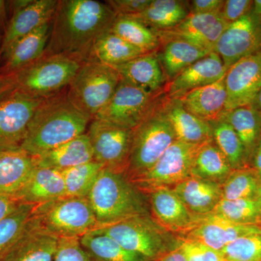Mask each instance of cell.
Listing matches in <instances>:
<instances>
[{
	"label": "cell",
	"instance_id": "6da1fadb",
	"mask_svg": "<svg viewBox=\"0 0 261 261\" xmlns=\"http://www.w3.org/2000/svg\"><path fill=\"white\" fill-rule=\"evenodd\" d=\"M116 17L106 3L60 0L51 20L44 56L68 55L87 61L94 42L110 30Z\"/></svg>",
	"mask_w": 261,
	"mask_h": 261
},
{
	"label": "cell",
	"instance_id": "277c9868",
	"mask_svg": "<svg viewBox=\"0 0 261 261\" xmlns=\"http://www.w3.org/2000/svg\"><path fill=\"white\" fill-rule=\"evenodd\" d=\"M86 198L99 226L140 216L142 211L138 197L121 172L110 168H102Z\"/></svg>",
	"mask_w": 261,
	"mask_h": 261
},
{
	"label": "cell",
	"instance_id": "9c48e42d",
	"mask_svg": "<svg viewBox=\"0 0 261 261\" xmlns=\"http://www.w3.org/2000/svg\"><path fill=\"white\" fill-rule=\"evenodd\" d=\"M88 135L94 161L104 168L120 171L128 167L132 130L94 118L89 123Z\"/></svg>",
	"mask_w": 261,
	"mask_h": 261
},
{
	"label": "cell",
	"instance_id": "c3c4849f",
	"mask_svg": "<svg viewBox=\"0 0 261 261\" xmlns=\"http://www.w3.org/2000/svg\"><path fill=\"white\" fill-rule=\"evenodd\" d=\"M16 91L13 76L0 73V101L9 97Z\"/></svg>",
	"mask_w": 261,
	"mask_h": 261
},
{
	"label": "cell",
	"instance_id": "f546056e",
	"mask_svg": "<svg viewBox=\"0 0 261 261\" xmlns=\"http://www.w3.org/2000/svg\"><path fill=\"white\" fill-rule=\"evenodd\" d=\"M162 45L157 56L168 82L210 53L181 40L168 41Z\"/></svg>",
	"mask_w": 261,
	"mask_h": 261
},
{
	"label": "cell",
	"instance_id": "7402d4cb",
	"mask_svg": "<svg viewBox=\"0 0 261 261\" xmlns=\"http://www.w3.org/2000/svg\"><path fill=\"white\" fill-rule=\"evenodd\" d=\"M163 108L176 140L197 145L212 140V127L210 123L188 112L178 99L165 96Z\"/></svg>",
	"mask_w": 261,
	"mask_h": 261
},
{
	"label": "cell",
	"instance_id": "d4e9b609",
	"mask_svg": "<svg viewBox=\"0 0 261 261\" xmlns=\"http://www.w3.org/2000/svg\"><path fill=\"white\" fill-rule=\"evenodd\" d=\"M35 167L34 157L20 148L0 153V195L17 197Z\"/></svg>",
	"mask_w": 261,
	"mask_h": 261
},
{
	"label": "cell",
	"instance_id": "603a6c76",
	"mask_svg": "<svg viewBox=\"0 0 261 261\" xmlns=\"http://www.w3.org/2000/svg\"><path fill=\"white\" fill-rule=\"evenodd\" d=\"M51 21L19 39L3 55L5 63L0 73L12 75L43 56L50 35Z\"/></svg>",
	"mask_w": 261,
	"mask_h": 261
},
{
	"label": "cell",
	"instance_id": "cb8c5ba5",
	"mask_svg": "<svg viewBox=\"0 0 261 261\" xmlns=\"http://www.w3.org/2000/svg\"><path fill=\"white\" fill-rule=\"evenodd\" d=\"M63 197H65V187L61 171L37 166L17 196L22 202L36 205Z\"/></svg>",
	"mask_w": 261,
	"mask_h": 261
},
{
	"label": "cell",
	"instance_id": "ab89813d",
	"mask_svg": "<svg viewBox=\"0 0 261 261\" xmlns=\"http://www.w3.org/2000/svg\"><path fill=\"white\" fill-rule=\"evenodd\" d=\"M259 183L256 176L250 171L233 173L223 187L222 199L234 200L255 198Z\"/></svg>",
	"mask_w": 261,
	"mask_h": 261
},
{
	"label": "cell",
	"instance_id": "44dd1931",
	"mask_svg": "<svg viewBox=\"0 0 261 261\" xmlns=\"http://www.w3.org/2000/svg\"><path fill=\"white\" fill-rule=\"evenodd\" d=\"M249 234H261V228L253 224L231 222L214 214L194 230L192 240L221 252L231 242Z\"/></svg>",
	"mask_w": 261,
	"mask_h": 261
},
{
	"label": "cell",
	"instance_id": "ee69618b",
	"mask_svg": "<svg viewBox=\"0 0 261 261\" xmlns=\"http://www.w3.org/2000/svg\"><path fill=\"white\" fill-rule=\"evenodd\" d=\"M253 1L250 0H226L224 1L219 14L224 21L231 24L251 12Z\"/></svg>",
	"mask_w": 261,
	"mask_h": 261
},
{
	"label": "cell",
	"instance_id": "8fae6325",
	"mask_svg": "<svg viewBox=\"0 0 261 261\" xmlns=\"http://www.w3.org/2000/svg\"><path fill=\"white\" fill-rule=\"evenodd\" d=\"M202 145H190L176 140L150 169L136 177L142 186L159 187L179 184L192 173L194 161Z\"/></svg>",
	"mask_w": 261,
	"mask_h": 261
},
{
	"label": "cell",
	"instance_id": "f35d334b",
	"mask_svg": "<svg viewBox=\"0 0 261 261\" xmlns=\"http://www.w3.org/2000/svg\"><path fill=\"white\" fill-rule=\"evenodd\" d=\"M215 214L238 224H252L261 216V205L255 198L227 200L221 199Z\"/></svg>",
	"mask_w": 261,
	"mask_h": 261
},
{
	"label": "cell",
	"instance_id": "680465c9",
	"mask_svg": "<svg viewBox=\"0 0 261 261\" xmlns=\"http://www.w3.org/2000/svg\"><path fill=\"white\" fill-rule=\"evenodd\" d=\"M225 261H226V260H225Z\"/></svg>",
	"mask_w": 261,
	"mask_h": 261
},
{
	"label": "cell",
	"instance_id": "d6a6232c",
	"mask_svg": "<svg viewBox=\"0 0 261 261\" xmlns=\"http://www.w3.org/2000/svg\"><path fill=\"white\" fill-rule=\"evenodd\" d=\"M152 205L158 219L172 227H181L190 224L192 216L174 191L157 189L152 195Z\"/></svg>",
	"mask_w": 261,
	"mask_h": 261
},
{
	"label": "cell",
	"instance_id": "8d00e7d4",
	"mask_svg": "<svg viewBox=\"0 0 261 261\" xmlns=\"http://www.w3.org/2000/svg\"><path fill=\"white\" fill-rule=\"evenodd\" d=\"M212 140L202 144L194 161L192 173L200 177L221 178L227 176L231 166Z\"/></svg>",
	"mask_w": 261,
	"mask_h": 261
},
{
	"label": "cell",
	"instance_id": "f6af8a7d",
	"mask_svg": "<svg viewBox=\"0 0 261 261\" xmlns=\"http://www.w3.org/2000/svg\"><path fill=\"white\" fill-rule=\"evenodd\" d=\"M152 0H108L105 2L116 15H135L142 13Z\"/></svg>",
	"mask_w": 261,
	"mask_h": 261
},
{
	"label": "cell",
	"instance_id": "484cf974",
	"mask_svg": "<svg viewBox=\"0 0 261 261\" xmlns=\"http://www.w3.org/2000/svg\"><path fill=\"white\" fill-rule=\"evenodd\" d=\"M36 166L64 171L94 161L93 152L87 133L63 145L34 156Z\"/></svg>",
	"mask_w": 261,
	"mask_h": 261
},
{
	"label": "cell",
	"instance_id": "5b68a950",
	"mask_svg": "<svg viewBox=\"0 0 261 261\" xmlns=\"http://www.w3.org/2000/svg\"><path fill=\"white\" fill-rule=\"evenodd\" d=\"M165 96L166 94L145 119L132 130V147L127 168L135 177L150 169L176 140L163 108Z\"/></svg>",
	"mask_w": 261,
	"mask_h": 261
},
{
	"label": "cell",
	"instance_id": "ba28073f",
	"mask_svg": "<svg viewBox=\"0 0 261 261\" xmlns=\"http://www.w3.org/2000/svg\"><path fill=\"white\" fill-rule=\"evenodd\" d=\"M164 94L149 93L121 79L112 97L94 118L133 130Z\"/></svg>",
	"mask_w": 261,
	"mask_h": 261
},
{
	"label": "cell",
	"instance_id": "b9f144b4",
	"mask_svg": "<svg viewBox=\"0 0 261 261\" xmlns=\"http://www.w3.org/2000/svg\"><path fill=\"white\" fill-rule=\"evenodd\" d=\"M53 261H94L82 247L80 238H59Z\"/></svg>",
	"mask_w": 261,
	"mask_h": 261
},
{
	"label": "cell",
	"instance_id": "52a82bcc",
	"mask_svg": "<svg viewBox=\"0 0 261 261\" xmlns=\"http://www.w3.org/2000/svg\"><path fill=\"white\" fill-rule=\"evenodd\" d=\"M33 219L58 238H82L99 226L86 197H63L36 205Z\"/></svg>",
	"mask_w": 261,
	"mask_h": 261
},
{
	"label": "cell",
	"instance_id": "3957f363",
	"mask_svg": "<svg viewBox=\"0 0 261 261\" xmlns=\"http://www.w3.org/2000/svg\"><path fill=\"white\" fill-rule=\"evenodd\" d=\"M83 62L77 57L68 55H44L10 75L17 91L44 100L67 89Z\"/></svg>",
	"mask_w": 261,
	"mask_h": 261
},
{
	"label": "cell",
	"instance_id": "9a60e30c",
	"mask_svg": "<svg viewBox=\"0 0 261 261\" xmlns=\"http://www.w3.org/2000/svg\"><path fill=\"white\" fill-rule=\"evenodd\" d=\"M227 112L253 104L261 90V50L231 65L224 77Z\"/></svg>",
	"mask_w": 261,
	"mask_h": 261
},
{
	"label": "cell",
	"instance_id": "60d3db41",
	"mask_svg": "<svg viewBox=\"0 0 261 261\" xmlns=\"http://www.w3.org/2000/svg\"><path fill=\"white\" fill-rule=\"evenodd\" d=\"M226 261H261V234L237 239L221 250Z\"/></svg>",
	"mask_w": 261,
	"mask_h": 261
},
{
	"label": "cell",
	"instance_id": "e575fe53",
	"mask_svg": "<svg viewBox=\"0 0 261 261\" xmlns=\"http://www.w3.org/2000/svg\"><path fill=\"white\" fill-rule=\"evenodd\" d=\"M36 205L23 202L0 220V261H3L25 232L34 216Z\"/></svg>",
	"mask_w": 261,
	"mask_h": 261
},
{
	"label": "cell",
	"instance_id": "d6986e66",
	"mask_svg": "<svg viewBox=\"0 0 261 261\" xmlns=\"http://www.w3.org/2000/svg\"><path fill=\"white\" fill-rule=\"evenodd\" d=\"M122 80L149 93H165L168 80L157 53L142 55L124 64L113 67Z\"/></svg>",
	"mask_w": 261,
	"mask_h": 261
},
{
	"label": "cell",
	"instance_id": "5bb4252c",
	"mask_svg": "<svg viewBox=\"0 0 261 261\" xmlns=\"http://www.w3.org/2000/svg\"><path fill=\"white\" fill-rule=\"evenodd\" d=\"M97 228L116 240L123 248L149 261L155 259L162 252V240L141 215Z\"/></svg>",
	"mask_w": 261,
	"mask_h": 261
},
{
	"label": "cell",
	"instance_id": "ac0fdd59",
	"mask_svg": "<svg viewBox=\"0 0 261 261\" xmlns=\"http://www.w3.org/2000/svg\"><path fill=\"white\" fill-rule=\"evenodd\" d=\"M224 77L215 83L190 91L176 99L188 112L202 121L209 123L219 121L227 113Z\"/></svg>",
	"mask_w": 261,
	"mask_h": 261
},
{
	"label": "cell",
	"instance_id": "1f68e13d",
	"mask_svg": "<svg viewBox=\"0 0 261 261\" xmlns=\"http://www.w3.org/2000/svg\"><path fill=\"white\" fill-rule=\"evenodd\" d=\"M80 242L94 261H149L123 248L97 228L80 238Z\"/></svg>",
	"mask_w": 261,
	"mask_h": 261
},
{
	"label": "cell",
	"instance_id": "4fadbf2b",
	"mask_svg": "<svg viewBox=\"0 0 261 261\" xmlns=\"http://www.w3.org/2000/svg\"><path fill=\"white\" fill-rule=\"evenodd\" d=\"M42 101L17 90L0 101L1 147L8 149L20 148L34 113Z\"/></svg>",
	"mask_w": 261,
	"mask_h": 261
},
{
	"label": "cell",
	"instance_id": "7c38bea8",
	"mask_svg": "<svg viewBox=\"0 0 261 261\" xmlns=\"http://www.w3.org/2000/svg\"><path fill=\"white\" fill-rule=\"evenodd\" d=\"M228 25L221 18L219 12L207 14L190 13L183 21L173 28L154 32L161 44L168 41L181 40L212 53Z\"/></svg>",
	"mask_w": 261,
	"mask_h": 261
},
{
	"label": "cell",
	"instance_id": "f1b7e54d",
	"mask_svg": "<svg viewBox=\"0 0 261 261\" xmlns=\"http://www.w3.org/2000/svg\"><path fill=\"white\" fill-rule=\"evenodd\" d=\"M188 2L178 0H152L144 11L129 15L143 22L154 31L173 28L190 15Z\"/></svg>",
	"mask_w": 261,
	"mask_h": 261
},
{
	"label": "cell",
	"instance_id": "bcb514c9",
	"mask_svg": "<svg viewBox=\"0 0 261 261\" xmlns=\"http://www.w3.org/2000/svg\"><path fill=\"white\" fill-rule=\"evenodd\" d=\"M189 3L192 14H207L219 12L222 6L223 0H193Z\"/></svg>",
	"mask_w": 261,
	"mask_h": 261
},
{
	"label": "cell",
	"instance_id": "7dc6e473",
	"mask_svg": "<svg viewBox=\"0 0 261 261\" xmlns=\"http://www.w3.org/2000/svg\"><path fill=\"white\" fill-rule=\"evenodd\" d=\"M22 203L23 202L14 196L0 195V220L12 214Z\"/></svg>",
	"mask_w": 261,
	"mask_h": 261
},
{
	"label": "cell",
	"instance_id": "8992f818",
	"mask_svg": "<svg viewBox=\"0 0 261 261\" xmlns=\"http://www.w3.org/2000/svg\"><path fill=\"white\" fill-rule=\"evenodd\" d=\"M121 81L113 67L94 61H84L68 88L70 102L93 120L108 104Z\"/></svg>",
	"mask_w": 261,
	"mask_h": 261
},
{
	"label": "cell",
	"instance_id": "f5cc1de1",
	"mask_svg": "<svg viewBox=\"0 0 261 261\" xmlns=\"http://www.w3.org/2000/svg\"><path fill=\"white\" fill-rule=\"evenodd\" d=\"M5 16V3L0 1V22H3V19Z\"/></svg>",
	"mask_w": 261,
	"mask_h": 261
},
{
	"label": "cell",
	"instance_id": "7a4b0ae2",
	"mask_svg": "<svg viewBox=\"0 0 261 261\" xmlns=\"http://www.w3.org/2000/svg\"><path fill=\"white\" fill-rule=\"evenodd\" d=\"M92 121L70 102L65 89L39 105L20 148L39 155L84 135Z\"/></svg>",
	"mask_w": 261,
	"mask_h": 261
},
{
	"label": "cell",
	"instance_id": "30bf717a",
	"mask_svg": "<svg viewBox=\"0 0 261 261\" xmlns=\"http://www.w3.org/2000/svg\"><path fill=\"white\" fill-rule=\"evenodd\" d=\"M261 50V18L250 12L228 24L220 37L214 51L228 70L242 58Z\"/></svg>",
	"mask_w": 261,
	"mask_h": 261
},
{
	"label": "cell",
	"instance_id": "9f6ffc18",
	"mask_svg": "<svg viewBox=\"0 0 261 261\" xmlns=\"http://www.w3.org/2000/svg\"><path fill=\"white\" fill-rule=\"evenodd\" d=\"M7 150H10V149H5L4 147H1V146H0V153H2V152H5V151Z\"/></svg>",
	"mask_w": 261,
	"mask_h": 261
},
{
	"label": "cell",
	"instance_id": "4316f807",
	"mask_svg": "<svg viewBox=\"0 0 261 261\" xmlns=\"http://www.w3.org/2000/svg\"><path fill=\"white\" fill-rule=\"evenodd\" d=\"M174 192L187 208L197 214L214 211L222 199L217 185L200 178H187L176 185Z\"/></svg>",
	"mask_w": 261,
	"mask_h": 261
},
{
	"label": "cell",
	"instance_id": "e0dca14e",
	"mask_svg": "<svg viewBox=\"0 0 261 261\" xmlns=\"http://www.w3.org/2000/svg\"><path fill=\"white\" fill-rule=\"evenodd\" d=\"M58 3L57 0H32L14 12L5 29L0 54L4 55L19 39L51 21Z\"/></svg>",
	"mask_w": 261,
	"mask_h": 261
},
{
	"label": "cell",
	"instance_id": "681fc988",
	"mask_svg": "<svg viewBox=\"0 0 261 261\" xmlns=\"http://www.w3.org/2000/svg\"><path fill=\"white\" fill-rule=\"evenodd\" d=\"M159 261H187L186 255L181 245L161 257Z\"/></svg>",
	"mask_w": 261,
	"mask_h": 261
},
{
	"label": "cell",
	"instance_id": "11a10c76",
	"mask_svg": "<svg viewBox=\"0 0 261 261\" xmlns=\"http://www.w3.org/2000/svg\"><path fill=\"white\" fill-rule=\"evenodd\" d=\"M255 102H257V105H258V107L260 108V109L261 111V90L260 91V92H259L258 94H257V96L256 99H255Z\"/></svg>",
	"mask_w": 261,
	"mask_h": 261
},
{
	"label": "cell",
	"instance_id": "816d5d0a",
	"mask_svg": "<svg viewBox=\"0 0 261 261\" xmlns=\"http://www.w3.org/2000/svg\"><path fill=\"white\" fill-rule=\"evenodd\" d=\"M252 13L261 18V0H255L252 4Z\"/></svg>",
	"mask_w": 261,
	"mask_h": 261
},
{
	"label": "cell",
	"instance_id": "2e32d148",
	"mask_svg": "<svg viewBox=\"0 0 261 261\" xmlns=\"http://www.w3.org/2000/svg\"><path fill=\"white\" fill-rule=\"evenodd\" d=\"M226 67L219 55L209 53L169 81L165 87V94L176 99L193 89L205 87L224 78Z\"/></svg>",
	"mask_w": 261,
	"mask_h": 261
},
{
	"label": "cell",
	"instance_id": "4dcf8cb0",
	"mask_svg": "<svg viewBox=\"0 0 261 261\" xmlns=\"http://www.w3.org/2000/svg\"><path fill=\"white\" fill-rule=\"evenodd\" d=\"M109 32L145 54L158 53L161 48V42L154 31L133 16L116 15Z\"/></svg>",
	"mask_w": 261,
	"mask_h": 261
},
{
	"label": "cell",
	"instance_id": "d590c367",
	"mask_svg": "<svg viewBox=\"0 0 261 261\" xmlns=\"http://www.w3.org/2000/svg\"><path fill=\"white\" fill-rule=\"evenodd\" d=\"M104 166L95 161L62 171L65 197H87Z\"/></svg>",
	"mask_w": 261,
	"mask_h": 261
},
{
	"label": "cell",
	"instance_id": "ffe728a7",
	"mask_svg": "<svg viewBox=\"0 0 261 261\" xmlns=\"http://www.w3.org/2000/svg\"><path fill=\"white\" fill-rule=\"evenodd\" d=\"M58 241V237L41 227L32 218L25 232L3 261H53Z\"/></svg>",
	"mask_w": 261,
	"mask_h": 261
},
{
	"label": "cell",
	"instance_id": "f907efd6",
	"mask_svg": "<svg viewBox=\"0 0 261 261\" xmlns=\"http://www.w3.org/2000/svg\"><path fill=\"white\" fill-rule=\"evenodd\" d=\"M254 166L261 181V138L257 143L254 156Z\"/></svg>",
	"mask_w": 261,
	"mask_h": 261
},
{
	"label": "cell",
	"instance_id": "6f0895ef",
	"mask_svg": "<svg viewBox=\"0 0 261 261\" xmlns=\"http://www.w3.org/2000/svg\"><path fill=\"white\" fill-rule=\"evenodd\" d=\"M260 223H261V216H260ZM260 228H261V227H260Z\"/></svg>",
	"mask_w": 261,
	"mask_h": 261
},
{
	"label": "cell",
	"instance_id": "74e56055",
	"mask_svg": "<svg viewBox=\"0 0 261 261\" xmlns=\"http://www.w3.org/2000/svg\"><path fill=\"white\" fill-rule=\"evenodd\" d=\"M210 124L216 145L228 160L231 167L240 166L243 162L245 151L232 126L224 118Z\"/></svg>",
	"mask_w": 261,
	"mask_h": 261
},
{
	"label": "cell",
	"instance_id": "7bdbcfd3",
	"mask_svg": "<svg viewBox=\"0 0 261 261\" xmlns=\"http://www.w3.org/2000/svg\"><path fill=\"white\" fill-rule=\"evenodd\" d=\"M187 261H225L221 252L194 240H186L181 244Z\"/></svg>",
	"mask_w": 261,
	"mask_h": 261
},
{
	"label": "cell",
	"instance_id": "836d02e7",
	"mask_svg": "<svg viewBox=\"0 0 261 261\" xmlns=\"http://www.w3.org/2000/svg\"><path fill=\"white\" fill-rule=\"evenodd\" d=\"M224 118L238 135L245 153L250 152L256 145L260 136L261 113L253 105H249L228 111Z\"/></svg>",
	"mask_w": 261,
	"mask_h": 261
},
{
	"label": "cell",
	"instance_id": "83f0119b",
	"mask_svg": "<svg viewBox=\"0 0 261 261\" xmlns=\"http://www.w3.org/2000/svg\"><path fill=\"white\" fill-rule=\"evenodd\" d=\"M145 55L124 39L111 32L98 37L89 51L87 61L116 67Z\"/></svg>",
	"mask_w": 261,
	"mask_h": 261
},
{
	"label": "cell",
	"instance_id": "db71d44e",
	"mask_svg": "<svg viewBox=\"0 0 261 261\" xmlns=\"http://www.w3.org/2000/svg\"><path fill=\"white\" fill-rule=\"evenodd\" d=\"M255 199L261 205V181L260 183H259L258 188H257L256 195H255Z\"/></svg>",
	"mask_w": 261,
	"mask_h": 261
}]
</instances>
